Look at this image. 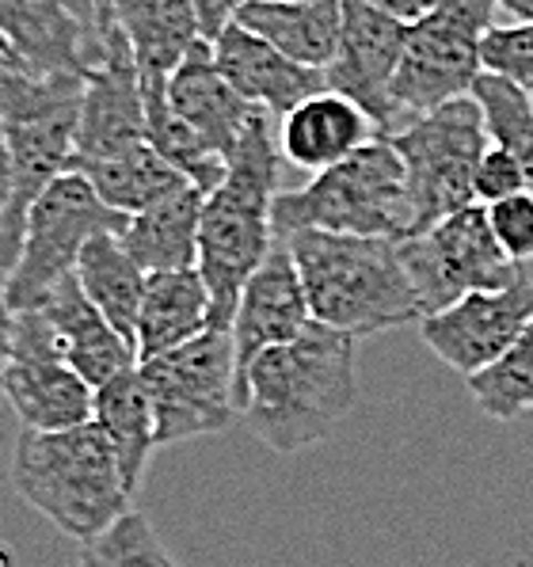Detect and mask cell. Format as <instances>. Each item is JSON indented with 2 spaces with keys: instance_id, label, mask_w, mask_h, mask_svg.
Listing matches in <instances>:
<instances>
[{
  "instance_id": "obj_1",
  "label": "cell",
  "mask_w": 533,
  "mask_h": 567,
  "mask_svg": "<svg viewBox=\"0 0 533 567\" xmlns=\"http://www.w3.org/2000/svg\"><path fill=\"white\" fill-rule=\"evenodd\" d=\"M240 419L275 453H301L339 431L358 400L355 336L312 320L297 339L270 347L240 381Z\"/></svg>"
},
{
  "instance_id": "obj_2",
  "label": "cell",
  "mask_w": 533,
  "mask_h": 567,
  "mask_svg": "<svg viewBox=\"0 0 533 567\" xmlns=\"http://www.w3.org/2000/svg\"><path fill=\"white\" fill-rule=\"evenodd\" d=\"M283 172L278 122L259 111L229 156L225 179L206 195L198 229V275H203L214 328H233L240 290L275 244V198Z\"/></svg>"
},
{
  "instance_id": "obj_3",
  "label": "cell",
  "mask_w": 533,
  "mask_h": 567,
  "mask_svg": "<svg viewBox=\"0 0 533 567\" xmlns=\"http://www.w3.org/2000/svg\"><path fill=\"white\" fill-rule=\"evenodd\" d=\"M84 76L31 73L20 61H0V122H4L12 187L0 203V275H12L34 198L73 172L81 130Z\"/></svg>"
},
{
  "instance_id": "obj_4",
  "label": "cell",
  "mask_w": 533,
  "mask_h": 567,
  "mask_svg": "<svg viewBox=\"0 0 533 567\" xmlns=\"http://www.w3.org/2000/svg\"><path fill=\"white\" fill-rule=\"evenodd\" d=\"M286 244L317 324L358 339L423 320L400 259V240L305 229L286 237Z\"/></svg>"
},
{
  "instance_id": "obj_5",
  "label": "cell",
  "mask_w": 533,
  "mask_h": 567,
  "mask_svg": "<svg viewBox=\"0 0 533 567\" xmlns=\"http://www.w3.org/2000/svg\"><path fill=\"white\" fill-rule=\"evenodd\" d=\"M12 487L76 545L134 511V495L95 423L73 431H23L12 453Z\"/></svg>"
},
{
  "instance_id": "obj_6",
  "label": "cell",
  "mask_w": 533,
  "mask_h": 567,
  "mask_svg": "<svg viewBox=\"0 0 533 567\" xmlns=\"http://www.w3.org/2000/svg\"><path fill=\"white\" fill-rule=\"evenodd\" d=\"M320 229L344 237H412L404 164L389 137H373L355 156L328 172H317L305 187L278 190L275 237Z\"/></svg>"
},
{
  "instance_id": "obj_7",
  "label": "cell",
  "mask_w": 533,
  "mask_h": 567,
  "mask_svg": "<svg viewBox=\"0 0 533 567\" xmlns=\"http://www.w3.org/2000/svg\"><path fill=\"white\" fill-rule=\"evenodd\" d=\"M500 0H434L408 23V47L392 76L389 137L453 100L473 95L484 73V39L495 31Z\"/></svg>"
},
{
  "instance_id": "obj_8",
  "label": "cell",
  "mask_w": 533,
  "mask_h": 567,
  "mask_svg": "<svg viewBox=\"0 0 533 567\" xmlns=\"http://www.w3.org/2000/svg\"><path fill=\"white\" fill-rule=\"evenodd\" d=\"M404 164L408 203H412V237L450 214L476 203V168L488 153V126L476 100H453L431 115L416 118L389 137Z\"/></svg>"
},
{
  "instance_id": "obj_9",
  "label": "cell",
  "mask_w": 533,
  "mask_h": 567,
  "mask_svg": "<svg viewBox=\"0 0 533 567\" xmlns=\"http://www.w3.org/2000/svg\"><path fill=\"white\" fill-rule=\"evenodd\" d=\"M156 412V446L229 431L240 415L237 347L229 328H206L191 343L137 365Z\"/></svg>"
},
{
  "instance_id": "obj_10",
  "label": "cell",
  "mask_w": 533,
  "mask_h": 567,
  "mask_svg": "<svg viewBox=\"0 0 533 567\" xmlns=\"http://www.w3.org/2000/svg\"><path fill=\"white\" fill-rule=\"evenodd\" d=\"M126 214H115L100 203L92 183L81 172H65L34 198L23 229V248L12 275L4 282V298L12 312H31L50 298L54 286L76 275L84 244L100 233H122Z\"/></svg>"
},
{
  "instance_id": "obj_11",
  "label": "cell",
  "mask_w": 533,
  "mask_h": 567,
  "mask_svg": "<svg viewBox=\"0 0 533 567\" xmlns=\"http://www.w3.org/2000/svg\"><path fill=\"white\" fill-rule=\"evenodd\" d=\"M408 282L423 317L450 309L469 293L519 282L522 267L500 248L484 206H469L416 237L400 240Z\"/></svg>"
},
{
  "instance_id": "obj_12",
  "label": "cell",
  "mask_w": 533,
  "mask_h": 567,
  "mask_svg": "<svg viewBox=\"0 0 533 567\" xmlns=\"http://www.w3.org/2000/svg\"><path fill=\"white\" fill-rule=\"evenodd\" d=\"M4 400L23 419V431H73L92 423L95 389L61 354L42 312H16L12 362Z\"/></svg>"
},
{
  "instance_id": "obj_13",
  "label": "cell",
  "mask_w": 533,
  "mask_h": 567,
  "mask_svg": "<svg viewBox=\"0 0 533 567\" xmlns=\"http://www.w3.org/2000/svg\"><path fill=\"white\" fill-rule=\"evenodd\" d=\"M533 320V282L522 275L503 290H480L419 320V339L461 378L500 362Z\"/></svg>"
},
{
  "instance_id": "obj_14",
  "label": "cell",
  "mask_w": 533,
  "mask_h": 567,
  "mask_svg": "<svg viewBox=\"0 0 533 567\" xmlns=\"http://www.w3.org/2000/svg\"><path fill=\"white\" fill-rule=\"evenodd\" d=\"M408 47V23L378 12L366 0H344V31L331 65L325 69L328 92L347 95L378 126V137H389L392 122V76Z\"/></svg>"
},
{
  "instance_id": "obj_15",
  "label": "cell",
  "mask_w": 533,
  "mask_h": 567,
  "mask_svg": "<svg viewBox=\"0 0 533 567\" xmlns=\"http://www.w3.org/2000/svg\"><path fill=\"white\" fill-rule=\"evenodd\" d=\"M103 54L84 76L81 130H76V164L103 161L145 142V92L134 50L119 23L100 34Z\"/></svg>"
},
{
  "instance_id": "obj_16",
  "label": "cell",
  "mask_w": 533,
  "mask_h": 567,
  "mask_svg": "<svg viewBox=\"0 0 533 567\" xmlns=\"http://www.w3.org/2000/svg\"><path fill=\"white\" fill-rule=\"evenodd\" d=\"M312 324L309 298H305L301 275L294 267L290 244L275 240L267 259L256 267L248 286L240 290L233 312V347H237V392L248 365L270 347H283ZM240 400V396H237Z\"/></svg>"
},
{
  "instance_id": "obj_17",
  "label": "cell",
  "mask_w": 533,
  "mask_h": 567,
  "mask_svg": "<svg viewBox=\"0 0 533 567\" xmlns=\"http://www.w3.org/2000/svg\"><path fill=\"white\" fill-rule=\"evenodd\" d=\"M0 42L31 73L89 76L100 61V31L69 0H0Z\"/></svg>"
},
{
  "instance_id": "obj_18",
  "label": "cell",
  "mask_w": 533,
  "mask_h": 567,
  "mask_svg": "<svg viewBox=\"0 0 533 567\" xmlns=\"http://www.w3.org/2000/svg\"><path fill=\"white\" fill-rule=\"evenodd\" d=\"M214 61L225 81L237 89L256 111H264L275 122H283L305 100L328 92V81L320 69L297 65L286 54H278L270 42L248 28L233 23L222 39L214 42Z\"/></svg>"
},
{
  "instance_id": "obj_19",
  "label": "cell",
  "mask_w": 533,
  "mask_h": 567,
  "mask_svg": "<svg viewBox=\"0 0 533 567\" xmlns=\"http://www.w3.org/2000/svg\"><path fill=\"white\" fill-rule=\"evenodd\" d=\"M168 103L172 111L187 122L214 156L229 164L233 150L240 145L244 130L259 115L244 95L222 76L214 61V42H198L183 65L168 81Z\"/></svg>"
},
{
  "instance_id": "obj_20",
  "label": "cell",
  "mask_w": 533,
  "mask_h": 567,
  "mask_svg": "<svg viewBox=\"0 0 533 567\" xmlns=\"http://www.w3.org/2000/svg\"><path fill=\"white\" fill-rule=\"evenodd\" d=\"M34 312L47 317V324L54 328V339L65 354V362L89 381L92 389L107 385L111 378L134 370L137 351L111 328V320L89 301V293L81 290V278L69 275L65 282L50 290V298Z\"/></svg>"
},
{
  "instance_id": "obj_21",
  "label": "cell",
  "mask_w": 533,
  "mask_h": 567,
  "mask_svg": "<svg viewBox=\"0 0 533 567\" xmlns=\"http://www.w3.org/2000/svg\"><path fill=\"white\" fill-rule=\"evenodd\" d=\"M373 137H378L373 118L366 115L358 103L336 92L312 95V100H305L301 107L278 122L283 156L294 168H305V172H312V176L344 164L347 156H355L362 145H370Z\"/></svg>"
},
{
  "instance_id": "obj_22",
  "label": "cell",
  "mask_w": 533,
  "mask_h": 567,
  "mask_svg": "<svg viewBox=\"0 0 533 567\" xmlns=\"http://www.w3.org/2000/svg\"><path fill=\"white\" fill-rule=\"evenodd\" d=\"M206 190L195 183L180 187L176 195L161 198L156 206L126 217V229L119 233L122 248L130 251L145 275L161 270H191L198 267V229H203Z\"/></svg>"
},
{
  "instance_id": "obj_23",
  "label": "cell",
  "mask_w": 533,
  "mask_h": 567,
  "mask_svg": "<svg viewBox=\"0 0 533 567\" xmlns=\"http://www.w3.org/2000/svg\"><path fill=\"white\" fill-rule=\"evenodd\" d=\"M206 328H214V305L198 267L161 270L145 278L142 317H137V365L191 343Z\"/></svg>"
},
{
  "instance_id": "obj_24",
  "label": "cell",
  "mask_w": 533,
  "mask_h": 567,
  "mask_svg": "<svg viewBox=\"0 0 533 567\" xmlns=\"http://www.w3.org/2000/svg\"><path fill=\"white\" fill-rule=\"evenodd\" d=\"M240 28L259 34L264 42L297 65L325 69L336 58L339 31H344V0H290V4H259L248 0L237 16Z\"/></svg>"
},
{
  "instance_id": "obj_25",
  "label": "cell",
  "mask_w": 533,
  "mask_h": 567,
  "mask_svg": "<svg viewBox=\"0 0 533 567\" xmlns=\"http://www.w3.org/2000/svg\"><path fill=\"white\" fill-rule=\"evenodd\" d=\"M92 423L100 426V434L107 439L111 453H115L130 495H137V487H142V480H145V468H148V457L161 450L156 446L153 400H148V389L137 365L95 389Z\"/></svg>"
},
{
  "instance_id": "obj_26",
  "label": "cell",
  "mask_w": 533,
  "mask_h": 567,
  "mask_svg": "<svg viewBox=\"0 0 533 567\" xmlns=\"http://www.w3.org/2000/svg\"><path fill=\"white\" fill-rule=\"evenodd\" d=\"M115 23L134 50L142 81H172L183 58L206 42L191 0H119Z\"/></svg>"
},
{
  "instance_id": "obj_27",
  "label": "cell",
  "mask_w": 533,
  "mask_h": 567,
  "mask_svg": "<svg viewBox=\"0 0 533 567\" xmlns=\"http://www.w3.org/2000/svg\"><path fill=\"white\" fill-rule=\"evenodd\" d=\"M76 278H81V290L89 293V301L137 351V317H142L148 275L130 259L119 233H100L95 240L84 244L81 264H76Z\"/></svg>"
},
{
  "instance_id": "obj_28",
  "label": "cell",
  "mask_w": 533,
  "mask_h": 567,
  "mask_svg": "<svg viewBox=\"0 0 533 567\" xmlns=\"http://www.w3.org/2000/svg\"><path fill=\"white\" fill-rule=\"evenodd\" d=\"M73 172H81L92 183V190L100 195L103 206H111L115 214H142V209L156 206L161 198L176 195L180 187H187V176L172 168L161 153L148 142L134 145L126 153L103 156V161H84Z\"/></svg>"
},
{
  "instance_id": "obj_29",
  "label": "cell",
  "mask_w": 533,
  "mask_h": 567,
  "mask_svg": "<svg viewBox=\"0 0 533 567\" xmlns=\"http://www.w3.org/2000/svg\"><path fill=\"white\" fill-rule=\"evenodd\" d=\"M473 100L480 115H484L488 142L506 150L526 168L533 195V95L519 89L514 81H506V76H495L484 69L480 81L473 84Z\"/></svg>"
},
{
  "instance_id": "obj_30",
  "label": "cell",
  "mask_w": 533,
  "mask_h": 567,
  "mask_svg": "<svg viewBox=\"0 0 533 567\" xmlns=\"http://www.w3.org/2000/svg\"><path fill=\"white\" fill-rule=\"evenodd\" d=\"M465 385L473 392L480 412L495 419V423H514V419L530 415L533 412V320L500 362L473 373Z\"/></svg>"
},
{
  "instance_id": "obj_31",
  "label": "cell",
  "mask_w": 533,
  "mask_h": 567,
  "mask_svg": "<svg viewBox=\"0 0 533 567\" xmlns=\"http://www.w3.org/2000/svg\"><path fill=\"white\" fill-rule=\"evenodd\" d=\"M81 567H180L142 511H126L111 529L81 545Z\"/></svg>"
},
{
  "instance_id": "obj_32",
  "label": "cell",
  "mask_w": 533,
  "mask_h": 567,
  "mask_svg": "<svg viewBox=\"0 0 533 567\" xmlns=\"http://www.w3.org/2000/svg\"><path fill=\"white\" fill-rule=\"evenodd\" d=\"M484 69L533 95V23H511V28H495L488 34Z\"/></svg>"
},
{
  "instance_id": "obj_33",
  "label": "cell",
  "mask_w": 533,
  "mask_h": 567,
  "mask_svg": "<svg viewBox=\"0 0 533 567\" xmlns=\"http://www.w3.org/2000/svg\"><path fill=\"white\" fill-rule=\"evenodd\" d=\"M488 209V225H492L495 240L514 264H530L533 259V195H514L506 203L484 206Z\"/></svg>"
},
{
  "instance_id": "obj_34",
  "label": "cell",
  "mask_w": 533,
  "mask_h": 567,
  "mask_svg": "<svg viewBox=\"0 0 533 567\" xmlns=\"http://www.w3.org/2000/svg\"><path fill=\"white\" fill-rule=\"evenodd\" d=\"M526 190H530L526 168L506 150H500V145H488L484 161H480V168H476V203L495 206L514 195H526Z\"/></svg>"
},
{
  "instance_id": "obj_35",
  "label": "cell",
  "mask_w": 533,
  "mask_h": 567,
  "mask_svg": "<svg viewBox=\"0 0 533 567\" xmlns=\"http://www.w3.org/2000/svg\"><path fill=\"white\" fill-rule=\"evenodd\" d=\"M244 4H248V0H191V12H195L203 39L217 42L225 31L233 28V23H237V16H240Z\"/></svg>"
},
{
  "instance_id": "obj_36",
  "label": "cell",
  "mask_w": 533,
  "mask_h": 567,
  "mask_svg": "<svg viewBox=\"0 0 533 567\" xmlns=\"http://www.w3.org/2000/svg\"><path fill=\"white\" fill-rule=\"evenodd\" d=\"M12 336H16V312L8 309L4 282H0V400H4V378H8V362H12Z\"/></svg>"
},
{
  "instance_id": "obj_37",
  "label": "cell",
  "mask_w": 533,
  "mask_h": 567,
  "mask_svg": "<svg viewBox=\"0 0 533 567\" xmlns=\"http://www.w3.org/2000/svg\"><path fill=\"white\" fill-rule=\"evenodd\" d=\"M366 4H373L378 12H386L400 23H416L423 12H431L434 0H366Z\"/></svg>"
},
{
  "instance_id": "obj_38",
  "label": "cell",
  "mask_w": 533,
  "mask_h": 567,
  "mask_svg": "<svg viewBox=\"0 0 533 567\" xmlns=\"http://www.w3.org/2000/svg\"><path fill=\"white\" fill-rule=\"evenodd\" d=\"M8 187H12V156H8L4 122H0V203L8 198Z\"/></svg>"
},
{
  "instance_id": "obj_39",
  "label": "cell",
  "mask_w": 533,
  "mask_h": 567,
  "mask_svg": "<svg viewBox=\"0 0 533 567\" xmlns=\"http://www.w3.org/2000/svg\"><path fill=\"white\" fill-rule=\"evenodd\" d=\"M506 16H514V23H533V0H500Z\"/></svg>"
},
{
  "instance_id": "obj_40",
  "label": "cell",
  "mask_w": 533,
  "mask_h": 567,
  "mask_svg": "<svg viewBox=\"0 0 533 567\" xmlns=\"http://www.w3.org/2000/svg\"><path fill=\"white\" fill-rule=\"evenodd\" d=\"M115 12H119V0H95V28H100V34L115 23Z\"/></svg>"
},
{
  "instance_id": "obj_41",
  "label": "cell",
  "mask_w": 533,
  "mask_h": 567,
  "mask_svg": "<svg viewBox=\"0 0 533 567\" xmlns=\"http://www.w3.org/2000/svg\"><path fill=\"white\" fill-rule=\"evenodd\" d=\"M69 4H73V8H76V12H81V16H84V20H89V23H92V28H95V0H69ZM95 31H100V28H95Z\"/></svg>"
},
{
  "instance_id": "obj_42",
  "label": "cell",
  "mask_w": 533,
  "mask_h": 567,
  "mask_svg": "<svg viewBox=\"0 0 533 567\" xmlns=\"http://www.w3.org/2000/svg\"><path fill=\"white\" fill-rule=\"evenodd\" d=\"M259 4H290V0H259Z\"/></svg>"
},
{
  "instance_id": "obj_43",
  "label": "cell",
  "mask_w": 533,
  "mask_h": 567,
  "mask_svg": "<svg viewBox=\"0 0 533 567\" xmlns=\"http://www.w3.org/2000/svg\"><path fill=\"white\" fill-rule=\"evenodd\" d=\"M0 282H4V275H0Z\"/></svg>"
}]
</instances>
